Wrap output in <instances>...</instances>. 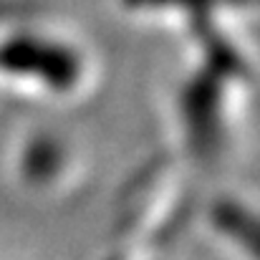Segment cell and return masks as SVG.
<instances>
[{
	"mask_svg": "<svg viewBox=\"0 0 260 260\" xmlns=\"http://www.w3.org/2000/svg\"><path fill=\"white\" fill-rule=\"evenodd\" d=\"M243 3L187 33L170 91L172 126L184 157L217 167L230 157L248 126L255 99V61L250 58Z\"/></svg>",
	"mask_w": 260,
	"mask_h": 260,
	"instance_id": "obj_1",
	"label": "cell"
},
{
	"mask_svg": "<svg viewBox=\"0 0 260 260\" xmlns=\"http://www.w3.org/2000/svg\"><path fill=\"white\" fill-rule=\"evenodd\" d=\"M194 207L179 165L172 157L154 159L126 182L114 220L116 235L124 243L165 248L187 225Z\"/></svg>",
	"mask_w": 260,
	"mask_h": 260,
	"instance_id": "obj_2",
	"label": "cell"
},
{
	"mask_svg": "<svg viewBox=\"0 0 260 260\" xmlns=\"http://www.w3.org/2000/svg\"><path fill=\"white\" fill-rule=\"evenodd\" d=\"M23 159L28 162V187L43 200H56V205L74 200L91 172L84 147L58 126L30 132Z\"/></svg>",
	"mask_w": 260,
	"mask_h": 260,
	"instance_id": "obj_3",
	"label": "cell"
},
{
	"mask_svg": "<svg viewBox=\"0 0 260 260\" xmlns=\"http://www.w3.org/2000/svg\"><path fill=\"white\" fill-rule=\"evenodd\" d=\"M197 210L207 240L225 260H260V194L222 189Z\"/></svg>",
	"mask_w": 260,
	"mask_h": 260,
	"instance_id": "obj_4",
	"label": "cell"
},
{
	"mask_svg": "<svg viewBox=\"0 0 260 260\" xmlns=\"http://www.w3.org/2000/svg\"><path fill=\"white\" fill-rule=\"evenodd\" d=\"M238 0H121V5L152 23L179 25L184 33L225 13Z\"/></svg>",
	"mask_w": 260,
	"mask_h": 260,
	"instance_id": "obj_5",
	"label": "cell"
},
{
	"mask_svg": "<svg viewBox=\"0 0 260 260\" xmlns=\"http://www.w3.org/2000/svg\"><path fill=\"white\" fill-rule=\"evenodd\" d=\"M245 13L248 15L258 13V18H260V0H245Z\"/></svg>",
	"mask_w": 260,
	"mask_h": 260,
	"instance_id": "obj_6",
	"label": "cell"
}]
</instances>
